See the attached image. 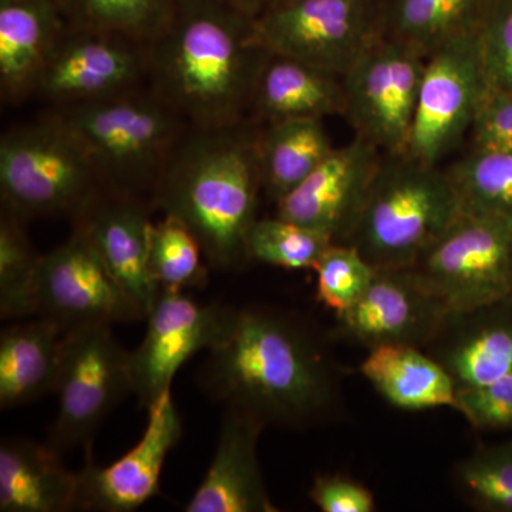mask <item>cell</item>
I'll return each instance as SVG.
<instances>
[{
    "mask_svg": "<svg viewBox=\"0 0 512 512\" xmlns=\"http://www.w3.org/2000/svg\"><path fill=\"white\" fill-rule=\"evenodd\" d=\"M202 389L264 426L305 427L338 397L328 359L302 322L268 308L238 309L227 338L208 350Z\"/></svg>",
    "mask_w": 512,
    "mask_h": 512,
    "instance_id": "obj_1",
    "label": "cell"
},
{
    "mask_svg": "<svg viewBox=\"0 0 512 512\" xmlns=\"http://www.w3.org/2000/svg\"><path fill=\"white\" fill-rule=\"evenodd\" d=\"M269 55L256 19L224 0H178L148 43L147 84L190 126H229L251 117Z\"/></svg>",
    "mask_w": 512,
    "mask_h": 512,
    "instance_id": "obj_2",
    "label": "cell"
},
{
    "mask_svg": "<svg viewBox=\"0 0 512 512\" xmlns=\"http://www.w3.org/2000/svg\"><path fill=\"white\" fill-rule=\"evenodd\" d=\"M259 121L220 127H188L151 195L154 210L183 222L205 259L220 271H239L251 261L247 238L256 218Z\"/></svg>",
    "mask_w": 512,
    "mask_h": 512,
    "instance_id": "obj_3",
    "label": "cell"
},
{
    "mask_svg": "<svg viewBox=\"0 0 512 512\" xmlns=\"http://www.w3.org/2000/svg\"><path fill=\"white\" fill-rule=\"evenodd\" d=\"M79 138L104 190L151 201L158 178L190 123L150 87L56 107Z\"/></svg>",
    "mask_w": 512,
    "mask_h": 512,
    "instance_id": "obj_4",
    "label": "cell"
},
{
    "mask_svg": "<svg viewBox=\"0 0 512 512\" xmlns=\"http://www.w3.org/2000/svg\"><path fill=\"white\" fill-rule=\"evenodd\" d=\"M461 210L447 170L406 153H383L346 244L375 269L409 268Z\"/></svg>",
    "mask_w": 512,
    "mask_h": 512,
    "instance_id": "obj_5",
    "label": "cell"
},
{
    "mask_svg": "<svg viewBox=\"0 0 512 512\" xmlns=\"http://www.w3.org/2000/svg\"><path fill=\"white\" fill-rule=\"evenodd\" d=\"M103 190L89 154L55 111L0 138L2 208L22 220L74 218Z\"/></svg>",
    "mask_w": 512,
    "mask_h": 512,
    "instance_id": "obj_6",
    "label": "cell"
},
{
    "mask_svg": "<svg viewBox=\"0 0 512 512\" xmlns=\"http://www.w3.org/2000/svg\"><path fill=\"white\" fill-rule=\"evenodd\" d=\"M409 269L448 313L511 298L512 224L461 210Z\"/></svg>",
    "mask_w": 512,
    "mask_h": 512,
    "instance_id": "obj_7",
    "label": "cell"
},
{
    "mask_svg": "<svg viewBox=\"0 0 512 512\" xmlns=\"http://www.w3.org/2000/svg\"><path fill=\"white\" fill-rule=\"evenodd\" d=\"M59 410L46 443L60 454L82 448L93 461L97 431L134 393L131 352L114 338L111 325L83 326L64 333L56 392Z\"/></svg>",
    "mask_w": 512,
    "mask_h": 512,
    "instance_id": "obj_8",
    "label": "cell"
},
{
    "mask_svg": "<svg viewBox=\"0 0 512 512\" xmlns=\"http://www.w3.org/2000/svg\"><path fill=\"white\" fill-rule=\"evenodd\" d=\"M427 56L380 35L342 76L345 117L355 136L387 154H404L412 136Z\"/></svg>",
    "mask_w": 512,
    "mask_h": 512,
    "instance_id": "obj_9",
    "label": "cell"
},
{
    "mask_svg": "<svg viewBox=\"0 0 512 512\" xmlns=\"http://www.w3.org/2000/svg\"><path fill=\"white\" fill-rule=\"evenodd\" d=\"M272 55L343 76L382 35L380 0H282L256 19Z\"/></svg>",
    "mask_w": 512,
    "mask_h": 512,
    "instance_id": "obj_10",
    "label": "cell"
},
{
    "mask_svg": "<svg viewBox=\"0 0 512 512\" xmlns=\"http://www.w3.org/2000/svg\"><path fill=\"white\" fill-rule=\"evenodd\" d=\"M487 90L476 23L427 56L406 154L439 165L470 133Z\"/></svg>",
    "mask_w": 512,
    "mask_h": 512,
    "instance_id": "obj_11",
    "label": "cell"
},
{
    "mask_svg": "<svg viewBox=\"0 0 512 512\" xmlns=\"http://www.w3.org/2000/svg\"><path fill=\"white\" fill-rule=\"evenodd\" d=\"M35 296L36 316L52 320L64 333L99 323L146 319L79 229L42 255Z\"/></svg>",
    "mask_w": 512,
    "mask_h": 512,
    "instance_id": "obj_12",
    "label": "cell"
},
{
    "mask_svg": "<svg viewBox=\"0 0 512 512\" xmlns=\"http://www.w3.org/2000/svg\"><path fill=\"white\" fill-rule=\"evenodd\" d=\"M238 309L222 303L194 301L183 292L161 291L147 315L143 342L131 352L134 394L148 409L171 390L185 362L202 350H211L227 338Z\"/></svg>",
    "mask_w": 512,
    "mask_h": 512,
    "instance_id": "obj_13",
    "label": "cell"
},
{
    "mask_svg": "<svg viewBox=\"0 0 512 512\" xmlns=\"http://www.w3.org/2000/svg\"><path fill=\"white\" fill-rule=\"evenodd\" d=\"M148 43L114 33L67 28L36 87L56 107L147 86Z\"/></svg>",
    "mask_w": 512,
    "mask_h": 512,
    "instance_id": "obj_14",
    "label": "cell"
},
{
    "mask_svg": "<svg viewBox=\"0 0 512 512\" xmlns=\"http://www.w3.org/2000/svg\"><path fill=\"white\" fill-rule=\"evenodd\" d=\"M447 313L409 268L376 269L362 298L336 315V335L367 350L383 345L424 350L436 338Z\"/></svg>",
    "mask_w": 512,
    "mask_h": 512,
    "instance_id": "obj_15",
    "label": "cell"
},
{
    "mask_svg": "<svg viewBox=\"0 0 512 512\" xmlns=\"http://www.w3.org/2000/svg\"><path fill=\"white\" fill-rule=\"evenodd\" d=\"M147 410L146 430L136 446L110 466L87 461L79 471L76 510L131 512L160 494L165 460L183 436V421L171 390Z\"/></svg>",
    "mask_w": 512,
    "mask_h": 512,
    "instance_id": "obj_16",
    "label": "cell"
},
{
    "mask_svg": "<svg viewBox=\"0 0 512 512\" xmlns=\"http://www.w3.org/2000/svg\"><path fill=\"white\" fill-rule=\"evenodd\" d=\"M382 156L375 144L355 136L276 204L278 217L346 244Z\"/></svg>",
    "mask_w": 512,
    "mask_h": 512,
    "instance_id": "obj_17",
    "label": "cell"
},
{
    "mask_svg": "<svg viewBox=\"0 0 512 512\" xmlns=\"http://www.w3.org/2000/svg\"><path fill=\"white\" fill-rule=\"evenodd\" d=\"M153 210L147 198L103 190L73 218L74 229L86 235L111 275L146 318L161 292L148 265Z\"/></svg>",
    "mask_w": 512,
    "mask_h": 512,
    "instance_id": "obj_18",
    "label": "cell"
},
{
    "mask_svg": "<svg viewBox=\"0 0 512 512\" xmlns=\"http://www.w3.org/2000/svg\"><path fill=\"white\" fill-rule=\"evenodd\" d=\"M457 390L512 375V296L504 301L447 313L426 349Z\"/></svg>",
    "mask_w": 512,
    "mask_h": 512,
    "instance_id": "obj_19",
    "label": "cell"
},
{
    "mask_svg": "<svg viewBox=\"0 0 512 512\" xmlns=\"http://www.w3.org/2000/svg\"><path fill=\"white\" fill-rule=\"evenodd\" d=\"M265 429L254 417L225 409L220 440L204 480L187 512H275L258 461V437Z\"/></svg>",
    "mask_w": 512,
    "mask_h": 512,
    "instance_id": "obj_20",
    "label": "cell"
},
{
    "mask_svg": "<svg viewBox=\"0 0 512 512\" xmlns=\"http://www.w3.org/2000/svg\"><path fill=\"white\" fill-rule=\"evenodd\" d=\"M67 30L57 0H0V93L19 103L40 77Z\"/></svg>",
    "mask_w": 512,
    "mask_h": 512,
    "instance_id": "obj_21",
    "label": "cell"
},
{
    "mask_svg": "<svg viewBox=\"0 0 512 512\" xmlns=\"http://www.w3.org/2000/svg\"><path fill=\"white\" fill-rule=\"evenodd\" d=\"M79 473L47 443L8 437L0 444V511L76 510Z\"/></svg>",
    "mask_w": 512,
    "mask_h": 512,
    "instance_id": "obj_22",
    "label": "cell"
},
{
    "mask_svg": "<svg viewBox=\"0 0 512 512\" xmlns=\"http://www.w3.org/2000/svg\"><path fill=\"white\" fill-rule=\"evenodd\" d=\"M345 114L342 76L313 64L269 55L252 100L251 117L262 123L286 119H325Z\"/></svg>",
    "mask_w": 512,
    "mask_h": 512,
    "instance_id": "obj_23",
    "label": "cell"
},
{
    "mask_svg": "<svg viewBox=\"0 0 512 512\" xmlns=\"http://www.w3.org/2000/svg\"><path fill=\"white\" fill-rule=\"evenodd\" d=\"M64 332L52 320L35 316L0 335V407L35 402L56 392Z\"/></svg>",
    "mask_w": 512,
    "mask_h": 512,
    "instance_id": "obj_24",
    "label": "cell"
},
{
    "mask_svg": "<svg viewBox=\"0 0 512 512\" xmlns=\"http://www.w3.org/2000/svg\"><path fill=\"white\" fill-rule=\"evenodd\" d=\"M360 372L397 409L417 412L456 407V383L433 356L416 346L383 345L370 349Z\"/></svg>",
    "mask_w": 512,
    "mask_h": 512,
    "instance_id": "obj_25",
    "label": "cell"
},
{
    "mask_svg": "<svg viewBox=\"0 0 512 512\" xmlns=\"http://www.w3.org/2000/svg\"><path fill=\"white\" fill-rule=\"evenodd\" d=\"M335 150L323 119L269 121L256 138L262 190L278 204Z\"/></svg>",
    "mask_w": 512,
    "mask_h": 512,
    "instance_id": "obj_26",
    "label": "cell"
},
{
    "mask_svg": "<svg viewBox=\"0 0 512 512\" xmlns=\"http://www.w3.org/2000/svg\"><path fill=\"white\" fill-rule=\"evenodd\" d=\"M490 0H380L383 35L429 56L447 39L473 28Z\"/></svg>",
    "mask_w": 512,
    "mask_h": 512,
    "instance_id": "obj_27",
    "label": "cell"
},
{
    "mask_svg": "<svg viewBox=\"0 0 512 512\" xmlns=\"http://www.w3.org/2000/svg\"><path fill=\"white\" fill-rule=\"evenodd\" d=\"M178 0H57L67 28L114 33L150 43L170 22Z\"/></svg>",
    "mask_w": 512,
    "mask_h": 512,
    "instance_id": "obj_28",
    "label": "cell"
},
{
    "mask_svg": "<svg viewBox=\"0 0 512 512\" xmlns=\"http://www.w3.org/2000/svg\"><path fill=\"white\" fill-rule=\"evenodd\" d=\"M26 222L6 208L0 214V316H36V276L42 255L37 254Z\"/></svg>",
    "mask_w": 512,
    "mask_h": 512,
    "instance_id": "obj_29",
    "label": "cell"
},
{
    "mask_svg": "<svg viewBox=\"0 0 512 512\" xmlns=\"http://www.w3.org/2000/svg\"><path fill=\"white\" fill-rule=\"evenodd\" d=\"M463 210L512 224V150H470L447 170Z\"/></svg>",
    "mask_w": 512,
    "mask_h": 512,
    "instance_id": "obj_30",
    "label": "cell"
},
{
    "mask_svg": "<svg viewBox=\"0 0 512 512\" xmlns=\"http://www.w3.org/2000/svg\"><path fill=\"white\" fill-rule=\"evenodd\" d=\"M202 256L200 242L183 222L165 215L163 221L151 224L148 265L161 291L183 292L207 284Z\"/></svg>",
    "mask_w": 512,
    "mask_h": 512,
    "instance_id": "obj_31",
    "label": "cell"
},
{
    "mask_svg": "<svg viewBox=\"0 0 512 512\" xmlns=\"http://www.w3.org/2000/svg\"><path fill=\"white\" fill-rule=\"evenodd\" d=\"M335 244L316 229L303 227L284 218L256 220L248 232L249 258L278 268L313 269L323 252Z\"/></svg>",
    "mask_w": 512,
    "mask_h": 512,
    "instance_id": "obj_32",
    "label": "cell"
},
{
    "mask_svg": "<svg viewBox=\"0 0 512 512\" xmlns=\"http://www.w3.org/2000/svg\"><path fill=\"white\" fill-rule=\"evenodd\" d=\"M454 480L477 510L512 512V441L477 448L457 464Z\"/></svg>",
    "mask_w": 512,
    "mask_h": 512,
    "instance_id": "obj_33",
    "label": "cell"
},
{
    "mask_svg": "<svg viewBox=\"0 0 512 512\" xmlns=\"http://www.w3.org/2000/svg\"><path fill=\"white\" fill-rule=\"evenodd\" d=\"M313 271L318 275V301L340 315L362 298L376 269L352 245L332 244Z\"/></svg>",
    "mask_w": 512,
    "mask_h": 512,
    "instance_id": "obj_34",
    "label": "cell"
},
{
    "mask_svg": "<svg viewBox=\"0 0 512 512\" xmlns=\"http://www.w3.org/2000/svg\"><path fill=\"white\" fill-rule=\"evenodd\" d=\"M488 87L512 93V0H490L477 22Z\"/></svg>",
    "mask_w": 512,
    "mask_h": 512,
    "instance_id": "obj_35",
    "label": "cell"
},
{
    "mask_svg": "<svg viewBox=\"0 0 512 512\" xmlns=\"http://www.w3.org/2000/svg\"><path fill=\"white\" fill-rule=\"evenodd\" d=\"M454 410L476 429H512V375L457 390Z\"/></svg>",
    "mask_w": 512,
    "mask_h": 512,
    "instance_id": "obj_36",
    "label": "cell"
},
{
    "mask_svg": "<svg viewBox=\"0 0 512 512\" xmlns=\"http://www.w3.org/2000/svg\"><path fill=\"white\" fill-rule=\"evenodd\" d=\"M468 136L471 150H512V93L488 87Z\"/></svg>",
    "mask_w": 512,
    "mask_h": 512,
    "instance_id": "obj_37",
    "label": "cell"
},
{
    "mask_svg": "<svg viewBox=\"0 0 512 512\" xmlns=\"http://www.w3.org/2000/svg\"><path fill=\"white\" fill-rule=\"evenodd\" d=\"M313 503L323 512H373L375 495L365 485L340 474H325L313 481L309 491Z\"/></svg>",
    "mask_w": 512,
    "mask_h": 512,
    "instance_id": "obj_38",
    "label": "cell"
},
{
    "mask_svg": "<svg viewBox=\"0 0 512 512\" xmlns=\"http://www.w3.org/2000/svg\"><path fill=\"white\" fill-rule=\"evenodd\" d=\"M228 5L234 6L235 9L241 10L245 15L258 19L266 10L274 8L282 0H224Z\"/></svg>",
    "mask_w": 512,
    "mask_h": 512,
    "instance_id": "obj_39",
    "label": "cell"
}]
</instances>
